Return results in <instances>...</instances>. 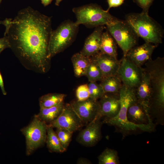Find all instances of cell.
<instances>
[{
    "instance_id": "35",
    "label": "cell",
    "mask_w": 164,
    "mask_h": 164,
    "mask_svg": "<svg viewBox=\"0 0 164 164\" xmlns=\"http://www.w3.org/2000/svg\"><path fill=\"white\" fill-rule=\"evenodd\" d=\"M42 4L45 7L50 4L53 0H41Z\"/></svg>"
},
{
    "instance_id": "18",
    "label": "cell",
    "mask_w": 164,
    "mask_h": 164,
    "mask_svg": "<svg viewBox=\"0 0 164 164\" xmlns=\"http://www.w3.org/2000/svg\"><path fill=\"white\" fill-rule=\"evenodd\" d=\"M128 120L137 125L148 124V117L144 109L136 100L128 107L127 113Z\"/></svg>"
},
{
    "instance_id": "8",
    "label": "cell",
    "mask_w": 164,
    "mask_h": 164,
    "mask_svg": "<svg viewBox=\"0 0 164 164\" xmlns=\"http://www.w3.org/2000/svg\"><path fill=\"white\" fill-rule=\"evenodd\" d=\"M106 29L122 50L124 56L137 44L138 37L125 21L119 20L113 25L106 26Z\"/></svg>"
},
{
    "instance_id": "38",
    "label": "cell",
    "mask_w": 164,
    "mask_h": 164,
    "mask_svg": "<svg viewBox=\"0 0 164 164\" xmlns=\"http://www.w3.org/2000/svg\"><path fill=\"white\" fill-rule=\"evenodd\" d=\"M2 0H0V4L2 2Z\"/></svg>"
},
{
    "instance_id": "31",
    "label": "cell",
    "mask_w": 164,
    "mask_h": 164,
    "mask_svg": "<svg viewBox=\"0 0 164 164\" xmlns=\"http://www.w3.org/2000/svg\"><path fill=\"white\" fill-rule=\"evenodd\" d=\"M10 48L7 37L6 35H4V37L0 38V54L5 49Z\"/></svg>"
},
{
    "instance_id": "30",
    "label": "cell",
    "mask_w": 164,
    "mask_h": 164,
    "mask_svg": "<svg viewBox=\"0 0 164 164\" xmlns=\"http://www.w3.org/2000/svg\"><path fill=\"white\" fill-rule=\"evenodd\" d=\"M142 9L143 11L148 12L150 7L154 0H133Z\"/></svg>"
},
{
    "instance_id": "22",
    "label": "cell",
    "mask_w": 164,
    "mask_h": 164,
    "mask_svg": "<svg viewBox=\"0 0 164 164\" xmlns=\"http://www.w3.org/2000/svg\"><path fill=\"white\" fill-rule=\"evenodd\" d=\"M63 102L56 105L45 108H40L39 114L36 115L41 120L46 124L56 119L61 114L64 105Z\"/></svg>"
},
{
    "instance_id": "34",
    "label": "cell",
    "mask_w": 164,
    "mask_h": 164,
    "mask_svg": "<svg viewBox=\"0 0 164 164\" xmlns=\"http://www.w3.org/2000/svg\"><path fill=\"white\" fill-rule=\"evenodd\" d=\"M77 162L79 164H90L91 163L89 161L83 158L80 159Z\"/></svg>"
},
{
    "instance_id": "9",
    "label": "cell",
    "mask_w": 164,
    "mask_h": 164,
    "mask_svg": "<svg viewBox=\"0 0 164 164\" xmlns=\"http://www.w3.org/2000/svg\"><path fill=\"white\" fill-rule=\"evenodd\" d=\"M144 68L139 67L124 56L120 60V66L117 75L123 84L135 89L142 80Z\"/></svg>"
},
{
    "instance_id": "1",
    "label": "cell",
    "mask_w": 164,
    "mask_h": 164,
    "mask_svg": "<svg viewBox=\"0 0 164 164\" xmlns=\"http://www.w3.org/2000/svg\"><path fill=\"white\" fill-rule=\"evenodd\" d=\"M5 26L10 48L22 64L36 72H47L50 65L48 49L52 17L29 6L19 11Z\"/></svg>"
},
{
    "instance_id": "11",
    "label": "cell",
    "mask_w": 164,
    "mask_h": 164,
    "mask_svg": "<svg viewBox=\"0 0 164 164\" xmlns=\"http://www.w3.org/2000/svg\"><path fill=\"white\" fill-rule=\"evenodd\" d=\"M70 104L84 125L88 124L97 118H101L100 105L97 100L89 97L84 101H74Z\"/></svg>"
},
{
    "instance_id": "19",
    "label": "cell",
    "mask_w": 164,
    "mask_h": 164,
    "mask_svg": "<svg viewBox=\"0 0 164 164\" xmlns=\"http://www.w3.org/2000/svg\"><path fill=\"white\" fill-rule=\"evenodd\" d=\"M91 57L83 55L80 52L74 54L71 58L75 76L80 77L86 76L91 62Z\"/></svg>"
},
{
    "instance_id": "10",
    "label": "cell",
    "mask_w": 164,
    "mask_h": 164,
    "mask_svg": "<svg viewBox=\"0 0 164 164\" xmlns=\"http://www.w3.org/2000/svg\"><path fill=\"white\" fill-rule=\"evenodd\" d=\"M48 125L53 128L66 129L73 133L84 125L74 111L70 104H64L63 110L58 118Z\"/></svg>"
},
{
    "instance_id": "20",
    "label": "cell",
    "mask_w": 164,
    "mask_h": 164,
    "mask_svg": "<svg viewBox=\"0 0 164 164\" xmlns=\"http://www.w3.org/2000/svg\"><path fill=\"white\" fill-rule=\"evenodd\" d=\"M100 81L105 94H119L123 84L117 75L103 77Z\"/></svg>"
},
{
    "instance_id": "36",
    "label": "cell",
    "mask_w": 164,
    "mask_h": 164,
    "mask_svg": "<svg viewBox=\"0 0 164 164\" xmlns=\"http://www.w3.org/2000/svg\"><path fill=\"white\" fill-rule=\"evenodd\" d=\"M56 0V2H55V5L56 6H59L60 4V2L63 0Z\"/></svg>"
},
{
    "instance_id": "37",
    "label": "cell",
    "mask_w": 164,
    "mask_h": 164,
    "mask_svg": "<svg viewBox=\"0 0 164 164\" xmlns=\"http://www.w3.org/2000/svg\"><path fill=\"white\" fill-rule=\"evenodd\" d=\"M5 19L3 21H0V24H2L4 25V26L5 24Z\"/></svg>"
},
{
    "instance_id": "27",
    "label": "cell",
    "mask_w": 164,
    "mask_h": 164,
    "mask_svg": "<svg viewBox=\"0 0 164 164\" xmlns=\"http://www.w3.org/2000/svg\"><path fill=\"white\" fill-rule=\"evenodd\" d=\"M56 133L60 144L66 150L70 142L73 133L66 129L56 128Z\"/></svg>"
},
{
    "instance_id": "6",
    "label": "cell",
    "mask_w": 164,
    "mask_h": 164,
    "mask_svg": "<svg viewBox=\"0 0 164 164\" xmlns=\"http://www.w3.org/2000/svg\"><path fill=\"white\" fill-rule=\"evenodd\" d=\"M79 26L68 20L64 21L56 29L52 30L48 49L50 59L63 51L73 42L77 36Z\"/></svg>"
},
{
    "instance_id": "7",
    "label": "cell",
    "mask_w": 164,
    "mask_h": 164,
    "mask_svg": "<svg viewBox=\"0 0 164 164\" xmlns=\"http://www.w3.org/2000/svg\"><path fill=\"white\" fill-rule=\"evenodd\" d=\"M47 124L40 120L36 115L27 126L21 129L26 140V153L31 154L46 142Z\"/></svg>"
},
{
    "instance_id": "23",
    "label": "cell",
    "mask_w": 164,
    "mask_h": 164,
    "mask_svg": "<svg viewBox=\"0 0 164 164\" xmlns=\"http://www.w3.org/2000/svg\"><path fill=\"white\" fill-rule=\"evenodd\" d=\"M66 96L63 94L53 93L47 94L41 97L39 99L40 108L52 107L63 102Z\"/></svg>"
},
{
    "instance_id": "17",
    "label": "cell",
    "mask_w": 164,
    "mask_h": 164,
    "mask_svg": "<svg viewBox=\"0 0 164 164\" xmlns=\"http://www.w3.org/2000/svg\"><path fill=\"white\" fill-rule=\"evenodd\" d=\"M103 26L95 27L94 31L86 39L80 53L88 57L93 56L100 51L101 36L104 29Z\"/></svg>"
},
{
    "instance_id": "15",
    "label": "cell",
    "mask_w": 164,
    "mask_h": 164,
    "mask_svg": "<svg viewBox=\"0 0 164 164\" xmlns=\"http://www.w3.org/2000/svg\"><path fill=\"white\" fill-rule=\"evenodd\" d=\"M91 57L98 65L103 77L117 75L120 60L100 51Z\"/></svg>"
},
{
    "instance_id": "33",
    "label": "cell",
    "mask_w": 164,
    "mask_h": 164,
    "mask_svg": "<svg viewBox=\"0 0 164 164\" xmlns=\"http://www.w3.org/2000/svg\"><path fill=\"white\" fill-rule=\"evenodd\" d=\"M0 87L4 95H6L7 92L5 90L3 78L0 72Z\"/></svg>"
},
{
    "instance_id": "13",
    "label": "cell",
    "mask_w": 164,
    "mask_h": 164,
    "mask_svg": "<svg viewBox=\"0 0 164 164\" xmlns=\"http://www.w3.org/2000/svg\"><path fill=\"white\" fill-rule=\"evenodd\" d=\"M101 118H97L88 124L78 135L77 139L80 144L86 146L92 147L100 141L101 137Z\"/></svg>"
},
{
    "instance_id": "26",
    "label": "cell",
    "mask_w": 164,
    "mask_h": 164,
    "mask_svg": "<svg viewBox=\"0 0 164 164\" xmlns=\"http://www.w3.org/2000/svg\"><path fill=\"white\" fill-rule=\"evenodd\" d=\"M91 62L88 68L86 76L90 82L100 81L103 77L101 71L96 63L91 57Z\"/></svg>"
},
{
    "instance_id": "29",
    "label": "cell",
    "mask_w": 164,
    "mask_h": 164,
    "mask_svg": "<svg viewBox=\"0 0 164 164\" xmlns=\"http://www.w3.org/2000/svg\"><path fill=\"white\" fill-rule=\"evenodd\" d=\"M76 94L78 101H84L89 98L90 96L88 84H83L78 86L76 89Z\"/></svg>"
},
{
    "instance_id": "2",
    "label": "cell",
    "mask_w": 164,
    "mask_h": 164,
    "mask_svg": "<svg viewBox=\"0 0 164 164\" xmlns=\"http://www.w3.org/2000/svg\"><path fill=\"white\" fill-rule=\"evenodd\" d=\"M120 107L119 112L115 117L106 118L103 123L113 126L120 131L128 133L140 129L145 131H151L153 126L147 124L137 125L130 122L127 119V113L130 105L136 100L135 89L128 87L123 84L119 93Z\"/></svg>"
},
{
    "instance_id": "12",
    "label": "cell",
    "mask_w": 164,
    "mask_h": 164,
    "mask_svg": "<svg viewBox=\"0 0 164 164\" xmlns=\"http://www.w3.org/2000/svg\"><path fill=\"white\" fill-rule=\"evenodd\" d=\"M135 92L137 101L143 107L147 114L148 124L153 125L150 116L152 90L149 75L144 68L141 81L135 89Z\"/></svg>"
},
{
    "instance_id": "4",
    "label": "cell",
    "mask_w": 164,
    "mask_h": 164,
    "mask_svg": "<svg viewBox=\"0 0 164 164\" xmlns=\"http://www.w3.org/2000/svg\"><path fill=\"white\" fill-rule=\"evenodd\" d=\"M145 64L152 92L150 111L155 108L162 111L164 107V58L159 57L154 60L151 59Z\"/></svg>"
},
{
    "instance_id": "25",
    "label": "cell",
    "mask_w": 164,
    "mask_h": 164,
    "mask_svg": "<svg viewBox=\"0 0 164 164\" xmlns=\"http://www.w3.org/2000/svg\"><path fill=\"white\" fill-rule=\"evenodd\" d=\"M99 164H120L117 152L114 149L107 148L98 157Z\"/></svg>"
},
{
    "instance_id": "28",
    "label": "cell",
    "mask_w": 164,
    "mask_h": 164,
    "mask_svg": "<svg viewBox=\"0 0 164 164\" xmlns=\"http://www.w3.org/2000/svg\"><path fill=\"white\" fill-rule=\"evenodd\" d=\"M88 86L90 97L92 99L97 100L105 94L102 86L96 82H90Z\"/></svg>"
},
{
    "instance_id": "16",
    "label": "cell",
    "mask_w": 164,
    "mask_h": 164,
    "mask_svg": "<svg viewBox=\"0 0 164 164\" xmlns=\"http://www.w3.org/2000/svg\"><path fill=\"white\" fill-rule=\"evenodd\" d=\"M100 99L101 118H111L118 114L120 107L119 94H105Z\"/></svg>"
},
{
    "instance_id": "5",
    "label": "cell",
    "mask_w": 164,
    "mask_h": 164,
    "mask_svg": "<svg viewBox=\"0 0 164 164\" xmlns=\"http://www.w3.org/2000/svg\"><path fill=\"white\" fill-rule=\"evenodd\" d=\"M75 14V23L84 25L88 27L112 25L119 20L106 10L96 4H91L75 7L72 9Z\"/></svg>"
},
{
    "instance_id": "3",
    "label": "cell",
    "mask_w": 164,
    "mask_h": 164,
    "mask_svg": "<svg viewBox=\"0 0 164 164\" xmlns=\"http://www.w3.org/2000/svg\"><path fill=\"white\" fill-rule=\"evenodd\" d=\"M125 21L139 37L145 42L156 45L161 43L164 32L161 26L150 17L148 12L131 13L126 16Z\"/></svg>"
},
{
    "instance_id": "32",
    "label": "cell",
    "mask_w": 164,
    "mask_h": 164,
    "mask_svg": "<svg viewBox=\"0 0 164 164\" xmlns=\"http://www.w3.org/2000/svg\"><path fill=\"white\" fill-rule=\"evenodd\" d=\"M124 0H107L108 7L106 11L109 12V9L112 7H116L122 5Z\"/></svg>"
},
{
    "instance_id": "21",
    "label": "cell",
    "mask_w": 164,
    "mask_h": 164,
    "mask_svg": "<svg viewBox=\"0 0 164 164\" xmlns=\"http://www.w3.org/2000/svg\"><path fill=\"white\" fill-rule=\"evenodd\" d=\"M100 51L117 58V46L114 39L106 30L101 36Z\"/></svg>"
},
{
    "instance_id": "14",
    "label": "cell",
    "mask_w": 164,
    "mask_h": 164,
    "mask_svg": "<svg viewBox=\"0 0 164 164\" xmlns=\"http://www.w3.org/2000/svg\"><path fill=\"white\" fill-rule=\"evenodd\" d=\"M157 46L145 42L141 45L133 47L128 51L126 56L137 66L142 67L151 59L153 52Z\"/></svg>"
},
{
    "instance_id": "24",
    "label": "cell",
    "mask_w": 164,
    "mask_h": 164,
    "mask_svg": "<svg viewBox=\"0 0 164 164\" xmlns=\"http://www.w3.org/2000/svg\"><path fill=\"white\" fill-rule=\"evenodd\" d=\"M46 142L48 148L52 152L62 153L66 151L62 147L53 128L48 125Z\"/></svg>"
}]
</instances>
